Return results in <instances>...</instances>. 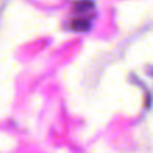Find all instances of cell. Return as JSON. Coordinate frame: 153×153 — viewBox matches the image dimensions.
Here are the masks:
<instances>
[{"mask_svg":"<svg viewBox=\"0 0 153 153\" xmlns=\"http://www.w3.org/2000/svg\"><path fill=\"white\" fill-rule=\"evenodd\" d=\"M71 29H72V30H76V32H86V30L90 29V20L83 18V17L74 18V20L71 21Z\"/></svg>","mask_w":153,"mask_h":153,"instance_id":"6da1fadb","label":"cell"}]
</instances>
